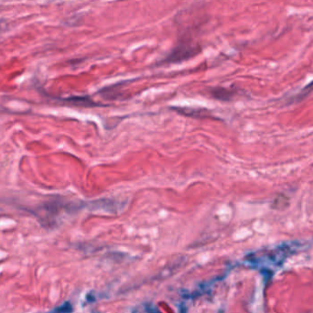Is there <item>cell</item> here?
<instances>
[{
  "instance_id": "obj_4",
  "label": "cell",
  "mask_w": 313,
  "mask_h": 313,
  "mask_svg": "<svg viewBox=\"0 0 313 313\" xmlns=\"http://www.w3.org/2000/svg\"><path fill=\"white\" fill-rule=\"evenodd\" d=\"M212 93V97H215L216 99H221V100H228L233 94L231 91L225 88L214 89Z\"/></svg>"
},
{
  "instance_id": "obj_5",
  "label": "cell",
  "mask_w": 313,
  "mask_h": 313,
  "mask_svg": "<svg viewBox=\"0 0 313 313\" xmlns=\"http://www.w3.org/2000/svg\"><path fill=\"white\" fill-rule=\"evenodd\" d=\"M71 305L66 304L63 305L62 307H60L59 309H55L53 313H70L71 312Z\"/></svg>"
},
{
  "instance_id": "obj_3",
  "label": "cell",
  "mask_w": 313,
  "mask_h": 313,
  "mask_svg": "<svg viewBox=\"0 0 313 313\" xmlns=\"http://www.w3.org/2000/svg\"><path fill=\"white\" fill-rule=\"evenodd\" d=\"M65 101L67 103H70L71 105H75V106H91L92 105H95L93 101L89 100L88 98H83V97H71L69 99H66Z\"/></svg>"
},
{
  "instance_id": "obj_2",
  "label": "cell",
  "mask_w": 313,
  "mask_h": 313,
  "mask_svg": "<svg viewBox=\"0 0 313 313\" xmlns=\"http://www.w3.org/2000/svg\"><path fill=\"white\" fill-rule=\"evenodd\" d=\"M199 52H200L199 47L192 46L190 43H181V44L178 45L176 48L170 53L168 57L166 58L165 62H168V63L181 62L194 57Z\"/></svg>"
},
{
  "instance_id": "obj_1",
  "label": "cell",
  "mask_w": 313,
  "mask_h": 313,
  "mask_svg": "<svg viewBox=\"0 0 313 313\" xmlns=\"http://www.w3.org/2000/svg\"><path fill=\"white\" fill-rule=\"evenodd\" d=\"M76 206L62 201H54L44 203L38 209V216L45 227H54L58 224V219L63 212H71Z\"/></svg>"
}]
</instances>
